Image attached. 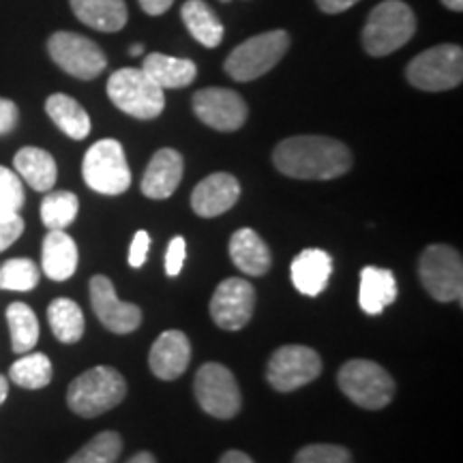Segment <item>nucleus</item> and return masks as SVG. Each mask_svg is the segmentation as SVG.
<instances>
[{"instance_id":"25","label":"nucleus","mask_w":463,"mask_h":463,"mask_svg":"<svg viewBox=\"0 0 463 463\" xmlns=\"http://www.w3.org/2000/svg\"><path fill=\"white\" fill-rule=\"evenodd\" d=\"M75 17L99 33H116L127 24L125 0H69Z\"/></svg>"},{"instance_id":"5","label":"nucleus","mask_w":463,"mask_h":463,"mask_svg":"<svg viewBox=\"0 0 463 463\" xmlns=\"http://www.w3.org/2000/svg\"><path fill=\"white\" fill-rule=\"evenodd\" d=\"M289 34L286 31L260 33L242 42L225 58V73L236 82H253L273 69L286 56Z\"/></svg>"},{"instance_id":"22","label":"nucleus","mask_w":463,"mask_h":463,"mask_svg":"<svg viewBox=\"0 0 463 463\" xmlns=\"http://www.w3.org/2000/svg\"><path fill=\"white\" fill-rule=\"evenodd\" d=\"M395 300V273L389 269H378V266H364L361 270V288H358V305L364 314L380 316Z\"/></svg>"},{"instance_id":"9","label":"nucleus","mask_w":463,"mask_h":463,"mask_svg":"<svg viewBox=\"0 0 463 463\" xmlns=\"http://www.w3.org/2000/svg\"><path fill=\"white\" fill-rule=\"evenodd\" d=\"M419 277L422 288L438 303L459 300L463 292L461 253L449 245H430L419 260Z\"/></svg>"},{"instance_id":"42","label":"nucleus","mask_w":463,"mask_h":463,"mask_svg":"<svg viewBox=\"0 0 463 463\" xmlns=\"http://www.w3.org/2000/svg\"><path fill=\"white\" fill-rule=\"evenodd\" d=\"M219 463H256L251 459V457L242 453V450H228L222 459H219Z\"/></svg>"},{"instance_id":"33","label":"nucleus","mask_w":463,"mask_h":463,"mask_svg":"<svg viewBox=\"0 0 463 463\" xmlns=\"http://www.w3.org/2000/svg\"><path fill=\"white\" fill-rule=\"evenodd\" d=\"M42 270L31 258H14L0 266V289L9 292H31L37 288Z\"/></svg>"},{"instance_id":"37","label":"nucleus","mask_w":463,"mask_h":463,"mask_svg":"<svg viewBox=\"0 0 463 463\" xmlns=\"http://www.w3.org/2000/svg\"><path fill=\"white\" fill-rule=\"evenodd\" d=\"M184 258H187V242H184L183 236H174L165 251V273L170 277L181 275Z\"/></svg>"},{"instance_id":"28","label":"nucleus","mask_w":463,"mask_h":463,"mask_svg":"<svg viewBox=\"0 0 463 463\" xmlns=\"http://www.w3.org/2000/svg\"><path fill=\"white\" fill-rule=\"evenodd\" d=\"M48 322L61 344H78L84 337V314L71 298H56L48 307Z\"/></svg>"},{"instance_id":"24","label":"nucleus","mask_w":463,"mask_h":463,"mask_svg":"<svg viewBox=\"0 0 463 463\" xmlns=\"http://www.w3.org/2000/svg\"><path fill=\"white\" fill-rule=\"evenodd\" d=\"M142 71L161 89H184L195 80L198 67L189 58H174L153 52L144 58Z\"/></svg>"},{"instance_id":"2","label":"nucleus","mask_w":463,"mask_h":463,"mask_svg":"<svg viewBox=\"0 0 463 463\" xmlns=\"http://www.w3.org/2000/svg\"><path fill=\"white\" fill-rule=\"evenodd\" d=\"M127 382L114 367H92L78 375L67 389V405L82 419H95L123 402Z\"/></svg>"},{"instance_id":"16","label":"nucleus","mask_w":463,"mask_h":463,"mask_svg":"<svg viewBox=\"0 0 463 463\" xmlns=\"http://www.w3.org/2000/svg\"><path fill=\"white\" fill-rule=\"evenodd\" d=\"M241 198V184L232 174L215 172L198 183L191 194V208L198 217L213 219L228 213Z\"/></svg>"},{"instance_id":"41","label":"nucleus","mask_w":463,"mask_h":463,"mask_svg":"<svg viewBox=\"0 0 463 463\" xmlns=\"http://www.w3.org/2000/svg\"><path fill=\"white\" fill-rule=\"evenodd\" d=\"M137 3H140L144 14L157 17V15H164L165 11L172 7L174 0H137Z\"/></svg>"},{"instance_id":"43","label":"nucleus","mask_w":463,"mask_h":463,"mask_svg":"<svg viewBox=\"0 0 463 463\" xmlns=\"http://www.w3.org/2000/svg\"><path fill=\"white\" fill-rule=\"evenodd\" d=\"M127 463H157V459H155V455L148 453V450H142V453L133 455Z\"/></svg>"},{"instance_id":"36","label":"nucleus","mask_w":463,"mask_h":463,"mask_svg":"<svg viewBox=\"0 0 463 463\" xmlns=\"http://www.w3.org/2000/svg\"><path fill=\"white\" fill-rule=\"evenodd\" d=\"M24 219H22L20 213H14V215H0V253L7 251V249L24 234Z\"/></svg>"},{"instance_id":"23","label":"nucleus","mask_w":463,"mask_h":463,"mask_svg":"<svg viewBox=\"0 0 463 463\" xmlns=\"http://www.w3.org/2000/svg\"><path fill=\"white\" fill-rule=\"evenodd\" d=\"M15 174L26 181V184L34 191H48L54 189L58 178L56 161L48 150L37 146H24L15 153L14 157Z\"/></svg>"},{"instance_id":"15","label":"nucleus","mask_w":463,"mask_h":463,"mask_svg":"<svg viewBox=\"0 0 463 463\" xmlns=\"http://www.w3.org/2000/svg\"><path fill=\"white\" fill-rule=\"evenodd\" d=\"M194 112L215 131H239L249 116L245 99L228 89H202L195 92Z\"/></svg>"},{"instance_id":"38","label":"nucleus","mask_w":463,"mask_h":463,"mask_svg":"<svg viewBox=\"0 0 463 463\" xmlns=\"http://www.w3.org/2000/svg\"><path fill=\"white\" fill-rule=\"evenodd\" d=\"M148 251H150V234L146 230H137L129 247V266H133V269H140V266L146 262Z\"/></svg>"},{"instance_id":"35","label":"nucleus","mask_w":463,"mask_h":463,"mask_svg":"<svg viewBox=\"0 0 463 463\" xmlns=\"http://www.w3.org/2000/svg\"><path fill=\"white\" fill-rule=\"evenodd\" d=\"M294 463H352V455L339 444H309L298 450Z\"/></svg>"},{"instance_id":"11","label":"nucleus","mask_w":463,"mask_h":463,"mask_svg":"<svg viewBox=\"0 0 463 463\" xmlns=\"http://www.w3.org/2000/svg\"><path fill=\"white\" fill-rule=\"evenodd\" d=\"M322 373V358L309 345H281L270 356L266 378L279 392H292L311 384Z\"/></svg>"},{"instance_id":"29","label":"nucleus","mask_w":463,"mask_h":463,"mask_svg":"<svg viewBox=\"0 0 463 463\" xmlns=\"http://www.w3.org/2000/svg\"><path fill=\"white\" fill-rule=\"evenodd\" d=\"M52 373H54V369H52V361L48 356L42 354V352H26L11 364L9 380L22 386V389L39 391L50 384Z\"/></svg>"},{"instance_id":"10","label":"nucleus","mask_w":463,"mask_h":463,"mask_svg":"<svg viewBox=\"0 0 463 463\" xmlns=\"http://www.w3.org/2000/svg\"><path fill=\"white\" fill-rule=\"evenodd\" d=\"M194 392L200 408L215 419L228 420L241 412V389L230 369L222 363L202 364L195 373Z\"/></svg>"},{"instance_id":"39","label":"nucleus","mask_w":463,"mask_h":463,"mask_svg":"<svg viewBox=\"0 0 463 463\" xmlns=\"http://www.w3.org/2000/svg\"><path fill=\"white\" fill-rule=\"evenodd\" d=\"M20 120V109L11 99H3L0 97V136H7L17 127Z\"/></svg>"},{"instance_id":"31","label":"nucleus","mask_w":463,"mask_h":463,"mask_svg":"<svg viewBox=\"0 0 463 463\" xmlns=\"http://www.w3.org/2000/svg\"><path fill=\"white\" fill-rule=\"evenodd\" d=\"M80 211L78 195L71 191H48L42 202V222L48 230H65Z\"/></svg>"},{"instance_id":"4","label":"nucleus","mask_w":463,"mask_h":463,"mask_svg":"<svg viewBox=\"0 0 463 463\" xmlns=\"http://www.w3.org/2000/svg\"><path fill=\"white\" fill-rule=\"evenodd\" d=\"M108 97L120 112L137 120L157 118L165 108L164 89L136 67H123L109 75Z\"/></svg>"},{"instance_id":"12","label":"nucleus","mask_w":463,"mask_h":463,"mask_svg":"<svg viewBox=\"0 0 463 463\" xmlns=\"http://www.w3.org/2000/svg\"><path fill=\"white\" fill-rule=\"evenodd\" d=\"M48 52L62 71L78 80H95L108 67V58L99 45L78 33H54L48 39Z\"/></svg>"},{"instance_id":"14","label":"nucleus","mask_w":463,"mask_h":463,"mask_svg":"<svg viewBox=\"0 0 463 463\" xmlns=\"http://www.w3.org/2000/svg\"><path fill=\"white\" fill-rule=\"evenodd\" d=\"M90 305L95 316L108 331L116 335H129L142 324V309L133 303H123L116 294L112 279L106 275H95L89 283Z\"/></svg>"},{"instance_id":"26","label":"nucleus","mask_w":463,"mask_h":463,"mask_svg":"<svg viewBox=\"0 0 463 463\" xmlns=\"http://www.w3.org/2000/svg\"><path fill=\"white\" fill-rule=\"evenodd\" d=\"M45 112H48L52 123L71 140H84L90 133V116L73 97L56 92L45 101Z\"/></svg>"},{"instance_id":"30","label":"nucleus","mask_w":463,"mask_h":463,"mask_svg":"<svg viewBox=\"0 0 463 463\" xmlns=\"http://www.w3.org/2000/svg\"><path fill=\"white\" fill-rule=\"evenodd\" d=\"M7 324L11 333V350L26 354L39 341V320L26 303H11L7 307Z\"/></svg>"},{"instance_id":"40","label":"nucleus","mask_w":463,"mask_h":463,"mask_svg":"<svg viewBox=\"0 0 463 463\" xmlns=\"http://www.w3.org/2000/svg\"><path fill=\"white\" fill-rule=\"evenodd\" d=\"M317 7H320L324 14H344L345 9L354 7L356 3H361V0H316Z\"/></svg>"},{"instance_id":"1","label":"nucleus","mask_w":463,"mask_h":463,"mask_svg":"<svg viewBox=\"0 0 463 463\" xmlns=\"http://www.w3.org/2000/svg\"><path fill=\"white\" fill-rule=\"evenodd\" d=\"M273 164L283 176L298 181H333L352 167L344 142L326 136H294L277 144Z\"/></svg>"},{"instance_id":"17","label":"nucleus","mask_w":463,"mask_h":463,"mask_svg":"<svg viewBox=\"0 0 463 463\" xmlns=\"http://www.w3.org/2000/svg\"><path fill=\"white\" fill-rule=\"evenodd\" d=\"M191 361V344L183 331L161 333L150 347V372L159 380H176L187 372Z\"/></svg>"},{"instance_id":"21","label":"nucleus","mask_w":463,"mask_h":463,"mask_svg":"<svg viewBox=\"0 0 463 463\" xmlns=\"http://www.w3.org/2000/svg\"><path fill=\"white\" fill-rule=\"evenodd\" d=\"M230 258L241 273L249 277H262L270 270L273 258L262 236L251 228H241L230 239Z\"/></svg>"},{"instance_id":"8","label":"nucleus","mask_w":463,"mask_h":463,"mask_svg":"<svg viewBox=\"0 0 463 463\" xmlns=\"http://www.w3.org/2000/svg\"><path fill=\"white\" fill-rule=\"evenodd\" d=\"M84 183L101 195H120L129 189L131 170L118 140L106 137L86 150L82 161Z\"/></svg>"},{"instance_id":"32","label":"nucleus","mask_w":463,"mask_h":463,"mask_svg":"<svg viewBox=\"0 0 463 463\" xmlns=\"http://www.w3.org/2000/svg\"><path fill=\"white\" fill-rule=\"evenodd\" d=\"M120 453H123V438L116 431H101L67 463H116Z\"/></svg>"},{"instance_id":"27","label":"nucleus","mask_w":463,"mask_h":463,"mask_svg":"<svg viewBox=\"0 0 463 463\" xmlns=\"http://www.w3.org/2000/svg\"><path fill=\"white\" fill-rule=\"evenodd\" d=\"M181 17L191 37L204 48H217L223 42L222 20L204 0H187L181 9Z\"/></svg>"},{"instance_id":"34","label":"nucleus","mask_w":463,"mask_h":463,"mask_svg":"<svg viewBox=\"0 0 463 463\" xmlns=\"http://www.w3.org/2000/svg\"><path fill=\"white\" fill-rule=\"evenodd\" d=\"M24 187L22 178L14 170L0 165V215H14L24 206Z\"/></svg>"},{"instance_id":"13","label":"nucleus","mask_w":463,"mask_h":463,"mask_svg":"<svg viewBox=\"0 0 463 463\" xmlns=\"http://www.w3.org/2000/svg\"><path fill=\"white\" fill-rule=\"evenodd\" d=\"M256 309V288L241 277L219 283L211 298V317L223 331H241Z\"/></svg>"},{"instance_id":"7","label":"nucleus","mask_w":463,"mask_h":463,"mask_svg":"<svg viewBox=\"0 0 463 463\" xmlns=\"http://www.w3.org/2000/svg\"><path fill=\"white\" fill-rule=\"evenodd\" d=\"M408 82L419 90L442 92L461 84L463 80V50L459 45H436L420 52L405 69Z\"/></svg>"},{"instance_id":"45","label":"nucleus","mask_w":463,"mask_h":463,"mask_svg":"<svg viewBox=\"0 0 463 463\" xmlns=\"http://www.w3.org/2000/svg\"><path fill=\"white\" fill-rule=\"evenodd\" d=\"M442 5L450 11H457V14L463 11V0H442Z\"/></svg>"},{"instance_id":"20","label":"nucleus","mask_w":463,"mask_h":463,"mask_svg":"<svg viewBox=\"0 0 463 463\" xmlns=\"http://www.w3.org/2000/svg\"><path fill=\"white\" fill-rule=\"evenodd\" d=\"M292 283L305 297H317L326 289L333 275V258L322 249H305L294 258Z\"/></svg>"},{"instance_id":"6","label":"nucleus","mask_w":463,"mask_h":463,"mask_svg":"<svg viewBox=\"0 0 463 463\" xmlns=\"http://www.w3.org/2000/svg\"><path fill=\"white\" fill-rule=\"evenodd\" d=\"M339 389L352 403L364 410H382L392 402L395 380L384 367L373 361L354 358L339 369Z\"/></svg>"},{"instance_id":"44","label":"nucleus","mask_w":463,"mask_h":463,"mask_svg":"<svg viewBox=\"0 0 463 463\" xmlns=\"http://www.w3.org/2000/svg\"><path fill=\"white\" fill-rule=\"evenodd\" d=\"M9 397V380L5 375H0V405L7 402Z\"/></svg>"},{"instance_id":"19","label":"nucleus","mask_w":463,"mask_h":463,"mask_svg":"<svg viewBox=\"0 0 463 463\" xmlns=\"http://www.w3.org/2000/svg\"><path fill=\"white\" fill-rule=\"evenodd\" d=\"M78 245L65 230H50L42 245V270L52 281L71 279L78 270Z\"/></svg>"},{"instance_id":"47","label":"nucleus","mask_w":463,"mask_h":463,"mask_svg":"<svg viewBox=\"0 0 463 463\" xmlns=\"http://www.w3.org/2000/svg\"><path fill=\"white\" fill-rule=\"evenodd\" d=\"M222 3H230V0H222Z\"/></svg>"},{"instance_id":"3","label":"nucleus","mask_w":463,"mask_h":463,"mask_svg":"<svg viewBox=\"0 0 463 463\" xmlns=\"http://www.w3.org/2000/svg\"><path fill=\"white\" fill-rule=\"evenodd\" d=\"M416 33V15L403 0H384L369 14L363 28V48L369 56H389Z\"/></svg>"},{"instance_id":"46","label":"nucleus","mask_w":463,"mask_h":463,"mask_svg":"<svg viewBox=\"0 0 463 463\" xmlns=\"http://www.w3.org/2000/svg\"><path fill=\"white\" fill-rule=\"evenodd\" d=\"M142 52H144V45L142 43H136V45H131V48H129V54L131 56H140Z\"/></svg>"},{"instance_id":"18","label":"nucleus","mask_w":463,"mask_h":463,"mask_svg":"<svg viewBox=\"0 0 463 463\" xmlns=\"http://www.w3.org/2000/svg\"><path fill=\"white\" fill-rule=\"evenodd\" d=\"M184 161L174 148H161L153 155L142 176V194L150 200H167L183 181Z\"/></svg>"}]
</instances>
